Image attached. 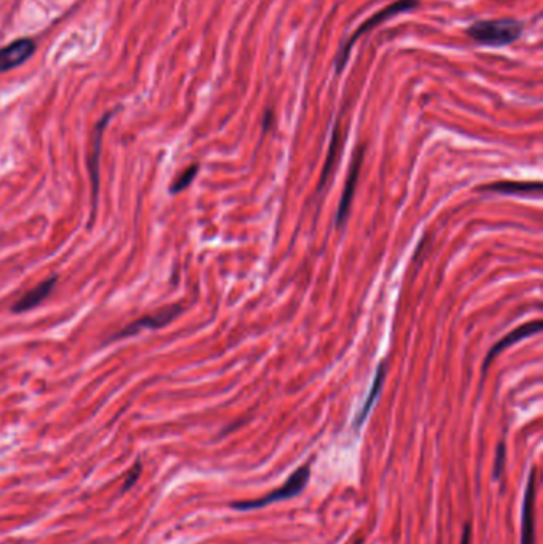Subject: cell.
I'll use <instances>...</instances> for the list:
<instances>
[{
	"instance_id": "6da1fadb",
	"label": "cell",
	"mask_w": 543,
	"mask_h": 544,
	"mask_svg": "<svg viewBox=\"0 0 543 544\" xmlns=\"http://www.w3.org/2000/svg\"><path fill=\"white\" fill-rule=\"evenodd\" d=\"M522 32L521 24L513 19L476 21L467 29V35L476 43L488 47H505L516 42Z\"/></svg>"
},
{
	"instance_id": "7a4b0ae2",
	"label": "cell",
	"mask_w": 543,
	"mask_h": 544,
	"mask_svg": "<svg viewBox=\"0 0 543 544\" xmlns=\"http://www.w3.org/2000/svg\"><path fill=\"white\" fill-rule=\"evenodd\" d=\"M418 6H419L418 0H397V2L387 5V6H384L383 10H379L378 13H374L371 18H368L366 21L362 24L357 30L354 32L352 37L349 38L345 47H342L338 51V56H336V60H335L336 74H341L342 72V69H345V66L347 64L349 56H351V50H352V47L355 45V42H357L359 38L362 37V34H365V32H370L371 29L376 28V26L383 24L386 19H391L392 16L400 15V13L411 11L413 8H418Z\"/></svg>"
},
{
	"instance_id": "3957f363",
	"label": "cell",
	"mask_w": 543,
	"mask_h": 544,
	"mask_svg": "<svg viewBox=\"0 0 543 544\" xmlns=\"http://www.w3.org/2000/svg\"><path fill=\"white\" fill-rule=\"evenodd\" d=\"M308 479H309V468L308 466H301V468L296 470L293 475L287 479V482L284 484L281 489L269 492L268 495L258 498V500L237 502V503H233L231 506L239 511H247V509L263 508L267 506V504L276 503V502L289 500V498H293L295 495H298L300 492L306 487Z\"/></svg>"
},
{
	"instance_id": "277c9868",
	"label": "cell",
	"mask_w": 543,
	"mask_h": 544,
	"mask_svg": "<svg viewBox=\"0 0 543 544\" xmlns=\"http://www.w3.org/2000/svg\"><path fill=\"white\" fill-rule=\"evenodd\" d=\"M180 314H182V306H180V304H172V306H167L164 309H161V310H158V312L140 317V319L134 320V322L129 323V325H126L125 328L121 329V332L115 333L112 338L106 341V344H108V342H113V341L125 339V338H133V336L139 334L140 332H145V329L164 328V327L169 325L171 322L176 320Z\"/></svg>"
},
{
	"instance_id": "5b68a950",
	"label": "cell",
	"mask_w": 543,
	"mask_h": 544,
	"mask_svg": "<svg viewBox=\"0 0 543 544\" xmlns=\"http://www.w3.org/2000/svg\"><path fill=\"white\" fill-rule=\"evenodd\" d=\"M113 116V112L102 116L101 121L94 126L93 131V140H91V153L88 158V171L89 178H91V217H89V226H91L96 209H98V199H99V166H101V152H102V139H104V131L108 125L110 118Z\"/></svg>"
},
{
	"instance_id": "8992f818",
	"label": "cell",
	"mask_w": 543,
	"mask_h": 544,
	"mask_svg": "<svg viewBox=\"0 0 543 544\" xmlns=\"http://www.w3.org/2000/svg\"><path fill=\"white\" fill-rule=\"evenodd\" d=\"M35 53V42L30 38H19L11 42L6 47L0 48V74L9 72L11 69L19 66L30 60Z\"/></svg>"
},
{
	"instance_id": "52a82bcc",
	"label": "cell",
	"mask_w": 543,
	"mask_h": 544,
	"mask_svg": "<svg viewBox=\"0 0 543 544\" xmlns=\"http://www.w3.org/2000/svg\"><path fill=\"white\" fill-rule=\"evenodd\" d=\"M364 152H365V148L364 147H359L357 152H355V154H354V158H352L351 171H349V177L346 180L345 191H342V196H341L340 205H338V212H336V220H335V222H336V226H338V228H340V226L345 225L346 218L349 215V209H351V204H352L355 186H357L360 166H362V161H364Z\"/></svg>"
},
{
	"instance_id": "ba28073f",
	"label": "cell",
	"mask_w": 543,
	"mask_h": 544,
	"mask_svg": "<svg viewBox=\"0 0 543 544\" xmlns=\"http://www.w3.org/2000/svg\"><path fill=\"white\" fill-rule=\"evenodd\" d=\"M542 332V320H534V322H527L525 323V325L518 327L516 329H513L512 333H508L505 338L500 339L497 344L491 348L486 360H484V365H483V373H486L488 366L491 365V361H493L497 355H499L502 351H505L507 347L516 344L518 341H522L525 338H529V336L532 334H537Z\"/></svg>"
},
{
	"instance_id": "9c48e42d",
	"label": "cell",
	"mask_w": 543,
	"mask_h": 544,
	"mask_svg": "<svg viewBox=\"0 0 543 544\" xmlns=\"http://www.w3.org/2000/svg\"><path fill=\"white\" fill-rule=\"evenodd\" d=\"M56 282H57V277L53 276V277L47 278V280L38 283L37 287L29 290L28 293H24L15 304H13L11 312L23 314V312H28V310H32L34 307H37L38 304L47 300L48 295L51 293V291H53Z\"/></svg>"
},
{
	"instance_id": "30bf717a",
	"label": "cell",
	"mask_w": 543,
	"mask_h": 544,
	"mask_svg": "<svg viewBox=\"0 0 543 544\" xmlns=\"http://www.w3.org/2000/svg\"><path fill=\"white\" fill-rule=\"evenodd\" d=\"M535 475L537 471L532 468L529 476L525 503H522V535L521 544H534V502H535Z\"/></svg>"
},
{
	"instance_id": "8fae6325",
	"label": "cell",
	"mask_w": 543,
	"mask_h": 544,
	"mask_svg": "<svg viewBox=\"0 0 543 544\" xmlns=\"http://www.w3.org/2000/svg\"><path fill=\"white\" fill-rule=\"evenodd\" d=\"M481 191H497L503 194H540V181H497L481 186Z\"/></svg>"
},
{
	"instance_id": "7c38bea8",
	"label": "cell",
	"mask_w": 543,
	"mask_h": 544,
	"mask_svg": "<svg viewBox=\"0 0 543 544\" xmlns=\"http://www.w3.org/2000/svg\"><path fill=\"white\" fill-rule=\"evenodd\" d=\"M384 375H386V363L383 361V363H381V365H379V368H378L376 375H374L371 390H370V393H368V397H366V400H365V404H364V407H362V411H360V414H359L357 420H355V426H357V429H359V426H360L362 424L365 422V419H366L368 414H370L371 407H373V404H374V401L378 400L379 393H381V388H383Z\"/></svg>"
},
{
	"instance_id": "4fadbf2b",
	"label": "cell",
	"mask_w": 543,
	"mask_h": 544,
	"mask_svg": "<svg viewBox=\"0 0 543 544\" xmlns=\"http://www.w3.org/2000/svg\"><path fill=\"white\" fill-rule=\"evenodd\" d=\"M340 150H341V128H340V121H338V123H336V125H335V129H333L332 142H330V148H328V154H327L325 166H324V169H322V177H320L319 188H324L325 181H327V178H328V176H330V172L333 171L335 161H336V158H338Z\"/></svg>"
},
{
	"instance_id": "5bb4252c",
	"label": "cell",
	"mask_w": 543,
	"mask_h": 544,
	"mask_svg": "<svg viewBox=\"0 0 543 544\" xmlns=\"http://www.w3.org/2000/svg\"><path fill=\"white\" fill-rule=\"evenodd\" d=\"M198 169H199L198 164H193L190 167H186V169L182 174H180V176L176 180H174V183L171 186V193L172 194H177L180 191H184L185 188H189L191 181L195 180L196 174H198Z\"/></svg>"
},
{
	"instance_id": "9a60e30c",
	"label": "cell",
	"mask_w": 543,
	"mask_h": 544,
	"mask_svg": "<svg viewBox=\"0 0 543 544\" xmlns=\"http://www.w3.org/2000/svg\"><path fill=\"white\" fill-rule=\"evenodd\" d=\"M503 463H505V444L500 443L497 448V457H496V466H494V477L499 479L503 471Z\"/></svg>"
},
{
	"instance_id": "2e32d148",
	"label": "cell",
	"mask_w": 543,
	"mask_h": 544,
	"mask_svg": "<svg viewBox=\"0 0 543 544\" xmlns=\"http://www.w3.org/2000/svg\"><path fill=\"white\" fill-rule=\"evenodd\" d=\"M140 468H142L140 462H135V465L133 466V468L129 470V475H128V477H126L125 485H123V490H128L129 487H133L134 482L138 481L139 476H140Z\"/></svg>"
},
{
	"instance_id": "e0dca14e",
	"label": "cell",
	"mask_w": 543,
	"mask_h": 544,
	"mask_svg": "<svg viewBox=\"0 0 543 544\" xmlns=\"http://www.w3.org/2000/svg\"><path fill=\"white\" fill-rule=\"evenodd\" d=\"M470 540H471L470 526H465V528H464V535H462V543H461V544H470Z\"/></svg>"
}]
</instances>
